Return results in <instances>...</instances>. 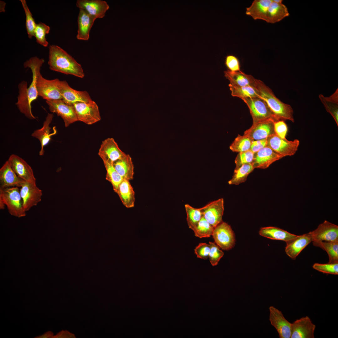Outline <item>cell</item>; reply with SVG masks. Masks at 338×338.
Masks as SVG:
<instances>
[{
    "instance_id": "cell-1",
    "label": "cell",
    "mask_w": 338,
    "mask_h": 338,
    "mask_svg": "<svg viewBox=\"0 0 338 338\" xmlns=\"http://www.w3.org/2000/svg\"><path fill=\"white\" fill-rule=\"evenodd\" d=\"M44 62L43 59L36 56L32 57L25 61L23 66L31 70L32 82L28 87L27 82L24 80L21 82L18 85V95L16 105L20 112L30 120L36 119L32 112L31 104L38 96L36 85L37 76Z\"/></svg>"
},
{
    "instance_id": "cell-2",
    "label": "cell",
    "mask_w": 338,
    "mask_h": 338,
    "mask_svg": "<svg viewBox=\"0 0 338 338\" xmlns=\"http://www.w3.org/2000/svg\"><path fill=\"white\" fill-rule=\"evenodd\" d=\"M48 64L52 70L81 78L84 76L81 65L57 45L49 46Z\"/></svg>"
},
{
    "instance_id": "cell-3",
    "label": "cell",
    "mask_w": 338,
    "mask_h": 338,
    "mask_svg": "<svg viewBox=\"0 0 338 338\" xmlns=\"http://www.w3.org/2000/svg\"><path fill=\"white\" fill-rule=\"evenodd\" d=\"M255 87L259 97L266 102L278 120H288L294 122L293 110L290 105L280 100L275 95L272 90L261 80L256 79Z\"/></svg>"
},
{
    "instance_id": "cell-4",
    "label": "cell",
    "mask_w": 338,
    "mask_h": 338,
    "mask_svg": "<svg viewBox=\"0 0 338 338\" xmlns=\"http://www.w3.org/2000/svg\"><path fill=\"white\" fill-rule=\"evenodd\" d=\"M19 188L0 189V208L3 209L6 206L11 215L21 218L26 216V212L23 207Z\"/></svg>"
},
{
    "instance_id": "cell-5",
    "label": "cell",
    "mask_w": 338,
    "mask_h": 338,
    "mask_svg": "<svg viewBox=\"0 0 338 338\" xmlns=\"http://www.w3.org/2000/svg\"><path fill=\"white\" fill-rule=\"evenodd\" d=\"M247 105L253 120V123L267 120H278L266 102L260 97L242 99Z\"/></svg>"
},
{
    "instance_id": "cell-6",
    "label": "cell",
    "mask_w": 338,
    "mask_h": 338,
    "mask_svg": "<svg viewBox=\"0 0 338 338\" xmlns=\"http://www.w3.org/2000/svg\"><path fill=\"white\" fill-rule=\"evenodd\" d=\"M40 70L37 76V88L38 96L46 100L62 99L59 87L60 80L58 79L48 80L44 78Z\"/></svg>"
},
{
    "instance_id": "cell-7",
    "label": "cell",
    "mask_w": 338,
    "mask_h": 338,
    "mask_svg": "<svg viewBox=\"0 0 338 338\" xmlns=\"http://www.w3.org/2000/svg\"><path fill=\"white\" fill-rule=\"evenodd\" d=\"M266 140L267 146L284 157L294 155L300 144V141L298 139L288 141L286 138H281L276 134L268 137Z\"/></svg>"
},
{
    "instance_id": "cell-8",
    "label": "cell",
    "mask_w": 338,
    "mask_h": 338,
    "mask_svg": "<svg viewBox=\"0 0 338 338\" xmlns=\"http://www.w3.org/2000/svg\"><path fill=\"white\" fill-rule=\"evenodd\" d=\"M73 105L78 121L90 125L100 120L98 106L95 101L77 103Z\"/></svg>"
},
{
    "instance_id": "cell-9",
    "label": "cell",
    "mask_w": 338,
    "mask_h": 338,
    "mask_svg": "<svg viewBox=\"0 0 338 338\" xmlns=\"http://www.w3.org/2000/svg\"><path fill=\"white\" fill-rule=\"evenodd\" d=\"M50 111L63 120L66 127L78 121L73 105L66 104L62 99L46 100Z\"/></svg>"
},
{
    "instance_id": "cell-10",
    "label": "cell",
    "mask_w": 338,
    "mask_h": 338,
    "mask_svg": "<svg viewBox=\"0 0 338 338\" xmlns=\"http://www.w3.org/2000/svg\"><path fill=\"white\" fill-rule=\"evenodd\" d=\"M217 245L224 250L233 247L235 243V235L230 226L222 222L214 228L212 235Z\"/></svg>"
},
{
    "instance_id": "cell-11",
    "label": "cell",
    "mask_w": 338,
    "mask_h": 338,
    "mask_svg": "<svg viewBox=\"0 0 338 338\" xmlns=\"http://www.w3.org/2000/svg\"><path fill=\"white\" fill-rule=\"evenodd\" d=\"M23 205L26 212L36 206L41 201L42 192L36 183L25 181L20 189Z\"/></svg>"
},
{
    "instance_id": "cell-12",
    "label": "cell",
    "mask_w": 338,
    "mask_h": 338,
    "mask_svg": "<svg viewBox=\"0 0 338 338\" xmlns=\"http://www.w3.org/2000/svg\"><path fill=\"white\" fill-rule=\"evenodd\" d=\"M59 87L62 100L67 104L73 105L77 103H88L92 101L87 91H78L73 89L65 80H60Z\"/></svg>"
},
{
    "instance_id": "cell-13",
    "label": "cell",
    "mask_w": 338,
    "mask_h": 338,
    "mask_svg": "<svg viewBox=\"0 0 338 338\" xmlns=\"http://www.w3.org/2000/svg\"><path fill=\"white\" fill-rule=\"evenodd\" d=\"M203 217L214 228L222 222L224 211L222 198L211 202L200 208Z\"/></svg>"
},
{
    "instance_id": "cell-14",
    "label": "cell",
    "mask_w": 338,
    "mask_h": 338,
    "mask_svg": "<svg viewBox=\"0 0 338 338\" xmlns=\"http://www.w3.org/2000/svg\"><path fill=\"white\" fill-rule=\"evenodd\" d=\"M309 233L312 242L338 241V226L326 220Z\"/></svg>"
},
{
    "instance_id": "cell-15",
    "label": "cell",
    "mask_w": 338,
    "mask_h": 338,
    "mask_svg": "<svg viewBox=\"0 0 338 338\" xmlns=\"http://www.w3.org/2000/svg\"><path fill=\"white\" fill-rule=\"evenodd\" d=\"M274 134V121L267 120L253 123L252 126L244 131L243 135L256 141L266 139Z\"/></svg>"
},
{
    "instance_id": "cell-16",
    "label": "cell",
    "mask_w": 338,
    "mask_h": 338,
    "mask_svg": "<svg viewBox=\"0 0 338 338\" xmlns=\"http://www.w3.org/2000/svg\"><path fill=\"white\" fill-rule=\"evenodd\" d=\"M315 325L308 316L297 319L291 323V338H314Z\"/></svg>"
},
{
    "instance_id": "cell-17",
    "label": "cell",
    "mask_w": 338,
    "mask_h": 338,
    "mask_svg": "<svg viewBox=\"0 0 338 338\" xmlns=\"http://www.w3.org/2000/svg\"><path fill=\"white\" fill-rule=\"evenodd\" d=\"M7 161L19 177L25 181L36 183L33 170L24 160L17 155L12 154Z\"/></svg>"
},
{
    "instance_id": "cell-18",
    "label": "cell",
    "mask_w": 338,
    "mask_h": 338,
    "mask_svg": "<svg viewBox=\"0 0 338 338\" xmlns=\"http://www.w3.org/2000/svg\"><path fill=\"white\" fill-rule=\"evenodd\" d=\"M103 161L108 160L113 163L126 155L119 147L112 138H108L102 141L98 153Z\"/></svg>"
},
{
    "instance_id": "cell-19",
    "label": "cell",
    "mask_w": 338,
    "mask_h": 338,
    "mask_svg": "<svg viewBox=\"0 0 338 338\" xmlns=\"http://www.w3.org/2000/svg\"><path fill=\"white\" fill-rule=\"evenodd\" d=\"M269 320L277 331L280 338H290L291 323L284 317L280 311L273 306L269 307Z\"/></svg>"
},
{
    "instance_id": "cell-20",
    "label": "cell",
    "mask_w": 338,
    "mask_h": 338,
    "mask_svg": "<svg viewBox=\"0 0 338 338\" xmlns=\"http://www.w3.org/2000/svg\"><path fill=\"white\" fill-rule=\"evenodd\" d=\"M53 117V114H48L43 122L42 127L40 129L35 130L31 134L32 137L38 139L40 141L41 149L39 151V155L40 156L44 155L45 146L49 142L51 139V137L57 133L56 127H53V131L51 132V128L50 126Z\"/></svg>"
},
{
    "instance_id": "cell-21",
    "label": "cell",
    "mask_w": 338,
    "mask_h": 338,
    "mask_svg": "<svg viewBox=\"0 0 338 338\" xmlns=\"http://www.w3.org/2000/svg\"><path fill=\"white\" fill-rule=\"evenodd\" d=\"M283 157L266 146L254 153L252 164L254 168L266 169L274 162Z\"/></svg>"
},
{
    "instance_id": "cell-22",
    "label": "cell",
    "mask_w": 338,
    "mask_h": 338,
    "mask_svg": "<svg viewBox=\"0 0 338 338\" xmlns=\"http://www.w3.org/2000/svg\"><path fill=\"white\" fill-rule=\"evenodd\" d=\"M76 5L96 19L103 18L109 8L107 2L101 0H78Z\"/></svg>"
},
{
    "instance_id": "cell-23",
    "label": "cell",
    "mask_w": 338,
    "mask_h": 338,
    "mask_svg": "<svg viewBox=\"0 0 338 338\" xmlns=\"http://www.w3.org/2000/svg\"><path fill=\"white\" fill-rule=\"evenodd\" d=\"M25 181L13 170L8 161L0 169V189L13 187H20Z\"/></svg>"
},
{
    "instance_id": "cell-24",
    "label": "cell",
    "mask_w": 338,
    "mask_h": 338,
    "mask_svg": "<svg viewBox=\"0 0 338 338\" xmlns=\"http://www.w3.org/2000/svg\"><path fill=\"white\" fill-rule=\"evenodd\" d=\"M311 242L312 239L309 233L298 235L297 237L286 242L285 253L291 259L295 260L302 250Z\"/></svg>"
},
{
    "instance_id": "cell-25",
    "label": "cell",
    "mask_w": 338,
    "mask_h": 338,
    "mask_svg": "<svg viewBox=\"0 0 338 338\" xmlns=\"http://www.w3.org/2000/svg\"><path fill=\"white\" fill-rule=\"evenodd\" d=\"M96 19L85 10L79 9L78 17V29L77 38L79 40H88L90 29Z\"/></svg>"
},
{
    "instance_id": "cell-26",
    "label": "cell",
    "mask_w": 338,
    "mask_h": 338,
    "mask_svg": "<svg viewBox=\"0 0 338 338\" xmlns=\"http://www.w3.org/2000/svg\"><path fill=\"white\" fill-rule=\"evenodd\" d=\"M224 74L225 77L229 80V84L231 85L255 87L256 79L251 75L246 74L241 70L233 72L228 70L224 72Z\"/></svg>"
},
{
    "instance_id": "cell-27",
    "label": "cell",
    "mask_w": 338,
    "mask_h": 338,
    "mask_svg": "<svg viewBox=\"0 0 338 338\" xmlns=\"http://www.w3.org/2000/svg\"><path fill=\"white\" fill-rule=\"evenodd\" d=\"M272 0H254L251 5L246 8V14L255 20L267 21V11Z\"/></svg>"
},
{
    "instance_id": "cell-28",
    "label": "cell",
    "mask_w": 338,
    "mask_h": 338,
    "mask_svg": "<svg viewBox=\"0 0 338 338\" xmlns=\"http://www.w3.org/2000/svg\"><path fill=\"white\" fill-rule=\"evenodd\" d=\"M114 166L124 179L130 181L133 179L134 174V166L131 158L129 154L115 161Z\"/></svg>"
},
{
    "instance_id": "cell-29",
    "label": "cell",
    "mask_w": 338,
    "mask_h": 338,
    "mask_svg": "<svg viewBox=\"0 0 338 338\" xmlns=\"http://www.w3.org/2000/svg\"><path fill=\"white\" fill-rule=\"evenodd\" d=\"M259 233L261 236L268 238L285 242L298 236L279 228L272 226L261 228Z\"/></svg>"
},
{
    "instance_id": "cell-30",
    "label": "cell",
    "mask_w": 338,
    "mask_h": 338,
    "mask_svg": "<svg viewBox=\"0 0 338 338\" xmlns=\"http://www.w3.org/2000/svg\"><path fill=\"white\" fill-rule=\"evenodd\" d=\"M289 15L287 8L282 3H277L274 0L268 8L267 21L268 23H274L279 22Z\"/></svg>"
},
{
    "instance_id": "cell-31",
    "label": "cell",
    "mask_w": 338,
    "mask_h": 338,
    "mask_svg": "<svg viewBox=\"0 0 338 338\" xmlns=\"http://www.w3.org/2000/svg\"><path fill=\"white\" fill-rule=\"evenodd\" d=\"M117 191L123 204L126 207L130 208L134 207L135 193L129 181L123 179Z\"/></svg>"
},
{
    "instance_id": "cell-32",
    "label": "cell",
    "mask_w": 338,
    "mask_h": 338,
    "mask_svg": "<svg viewBox=\"0 0 338 338\" xmlns=\"http://www.w3.org/2000/svg\"><path fill=\"white\" fill-rule=\"evenodd\" d=\"M319 98L326 111L330 113L338 125V90L329 97H325L322 94Z\"/></svg>"
},
{
    "instance_id": "cell-33",
    "label": "cell",
    "mask_w": 338,
    "mask_h": 338,
    "mask_svg": "<svg viewBox=\"0 0 338 338\" xmlns=\"http://www.w3.org/2000/svg\"><path fill=\"white\" fill-rule=\"evenodd\" d=\"M314 246L320 247L327 253L329 263H338V241L313 242Z\"/></svg>"
},
{
    "instance_id": "cell-34",
    "label": "cell",
    "mask_w": 338,
    "mask_h": 338,
    "mask_svg": "<svg viewBox=\"0 0 338 338\" xmlns=\"http://www.w3.org/2000/svg\"><path fill=\"white\" fill-rule=\"evenodd\" d=\"M252 164H245L237 170H234L232 178L228 181L230 185H238L245 182L250 173L253 170Z\"/></svg>"
},
{
    "instance_id": "cell-35",
    "label": "cell",
    "mask_w": 338,
    "mask_h": 338,
    "mask_svg": "<svg viewBox=\"0 0 338 338\" xmlns=\"http://www.w3.org/2000/svg\"><path fill=\"white\" fill-rule=\"evenodd\" d=\"M231 94L233 97L241 99L246 98L259 97V96L255 87L252 86H237L228 85Z\"/></svg>"
},
{
    "instance_id": "cell-36",
    "label": "cell",
    "mask_w": 338,
    "mask_h": 338,
    "mask_svg": "<svg viewBox=\"0 0 338 338\" xmlns=\"http://www.w3.org/2000/svg\"><path fill=\"white\" fill-rule=\"evenodd\" d=\"M185 208L188 225L190 228L193 230L203 217L202 213L200 208H195L188 204L185 205Z\"/></svg>"
},
{
    "instance_id": "cell-37",
    "label": "cell",
    "mask_w": 338,
    "mask_h": 338,
    "mask_svg": "<svg viewBox=\"0 0 338 338\" xmlns=\"http://www.w3.org/2000/svg\"><path fill=\"white\" fill-rule=\"evenodd\" d=\"M252 140L249 137L238 134L230 146L234 152H240L250 150Z\"/></svg>"
},
{
    "instance_id": "cell-38",
    "label": "cell",
    "mask_w": 338,
    "mask_h": 338,
    "mask_svg": "<svg viewBox=\"0 0 338 338\" xmlns=\"http://www.w3.org/2000/svg\"><path fill=\"white\" fill-rule=\"evenodd\" d=\"M103 161L107 171V178L117 191L123 179L115 170L112 163L108 160Z\"/></svg>"
},
{
    "instance_id": "cell-39",
    "label": "cell",
    "mask_w": 338,
    "mask_h": 338,
    "mask_svg": "<svg viewBox=\"0 0 338 338\" xmlns=\"http://www.w3.org/2000/svg\"><path fill=\"white\" fill-rule=\"evenodd\" d=\"M214 228L202 217L193 231L196 237L201 238L209 237L212 235Z\"/></svg>"
},
{
    "instance_id": "cell-40",
    "label": "cell",
    "mask_w": 338,
    "mask_h": 338,
    "mask_svg": "<svg viewBox=\"0 0 338 338\" xmlns=\"http://www.w3.org/2000/svg\"><path fill=\"white\" fill-rule=\"evenodd\" d=\"M50 30V27L43 23L40 22L36 24L34 36L38 44L45 47L48 46L49 43L45 36L49 33Z\"/></svg>"
},
{
    "instance_id": "cell-41",
    "label": "cell",
    "mask_w": 338,
    "mask_h": 338,
    "mask_svg": "<svg viewBox=\"0 0 338 338\" xmlns=\"http://www.w3.org/2000/svg\"><path fill=\"white\" fill-rule=\"evenodd\" d=\"M24 10L26 16V27L29 38H31L34 36V31L36 26L34 19L31 13L25 0H20Z\"/></svg>"
},
{
    "instance_id": "cell-42",
    "label": "cell",
    "mask_w": 338,
    "mask_h": 338,
    "mask_svg": "<svg viewBox=\"0 0 338 338\" xmlns=\"http://www.w3.org/2000/svg\"><path fill=\"white\" fill-rule=\"evenodd\" d=\"M254 154V153L250 150L239 152L235 160L236 165L235 170L238 169L243 165L252 164L253 158Z\"/></svg>"
},
{
    "instance_id": "cell-43",
    "label": "cell",
    "mask_w": 338,
    "mask_h": 338,
    "mask_svg": "<svg viewBox=\"0 0 338 338\" xmlns=\"http://www.w3.org/2000/svg\"><path fill=\"white\" fill-rule=\"evenodd\" d=\"M312 267L315 269L323 273L338 274V263H328L324 264L315 263Z\"/></svg>"
},
{
    "instance_id": "cell-44",
    "label": "cell",
    "mask_w": 338,
    "mask_h": 338,
    "mask_svg": "<svg viewBox=\"0 0 338 338\" xmlns=\"http://www.w3.org/2000/svg\"><path fill=\"white\" fill-rule=\"evenodd\" d=\"M209 244L210 247L208 256L209 260L213 266H216L223 257L224 253L214 243L209 242Z\"/></svg>"
},
{
    "instance_id": "cell-45",
    "label": "cell",
    "mask_w": 338,
    "mask_h": 338,
    "mask_svg": "<svg viewBox=\"0 0 338 338\" xmlns=\"http://www.w3.org/2000/svg\"><path fill=\"white\" fill-rule=\"evenodd\" d=\"M210 249L209 244L200 243L194 249L195 253L197 258L205 260L208 257Z\"/></svg>"
},
{
    "instance_id": "cell-46",
    "label": "cell",
    "mask_w": 338,
    "mask_h": 338,
    "mask_svg": "<svg viewBox=\"0 0 338 338\" xmlns=\"http://www.w3.org/2000/svg\"><path fill=\"white\" fill-rule=\"evenodd\" d=\"M282 120L274 121V130L275 134L282 138H285L288 131L287 125Z\"/></svg>"
},
{
    "instance_id": "cell-47",
    "label": "cell",
    "mask_w": 338,
    "mask_h": 338,
    "mask_svg": "<svg viewBox=\"0 0 338 338\" xmlns=\"http://www.w3.org/2000/svg\"><path fill=\"white\" fill-rule=\"evenodd\" d=\"M225 64L229 71L235 72L240 70L239 60L233 55L227 56L226 58Z\"/></svg>"
},
{
    "instance_id": "cell-48",
    "label": "cell",
    "mask_w": 338,
    "mask_h": 338,
    "mask_svg": "<svg viewBox=\"0 0 338 338\" xmlns=\"http://www.w3.org/2000/svg\"><path fill=\"white\" fill-rule=\"evenodd\" d=\"M266 139L252 141L250 150L254 153L267 146Z\"/></svg>"
},
{
    "instance_id": "cell-49",
    "label": "cell",
    "mask_w": 338,
    "mask_h": 338,
    "mask_svg": "<svg viewBox=\"0 0 338 338\" xmlns=\"http://www.w3.org/2000/svg\"><path fill=\"white\" fill-rule=\"evenodd\" d=\"M75 338L74 335L67 330H62L59 332L53 338Z\"/></svg>"
},
{
    "instance_id": "cell-50",
    "label": "cell",
    "mask_w": 338,
    "mask_h": 338,
    "mask_svg": "<svg viewBox=\"0 0 338 338\" xmlns=\"http://www.w3.org/2000/svg\"><path fill=\"white\" fill-rule=\"evenodd\" d=\"M53 333L50 331L46 332L44 334L35 337L36 338H53Z\"/></svg>"
},
{
    "instance_id": "cell-51",
    "label": "cell",
    "mask_w": 338,
    "mask_h": 338,
    "mask_svg": "<svg viewBox=\"0 0 338 338\" xmlns=\"http://www.w3.org/2000/svg\"><path fill=\"white\" fill-rule=\"evenodd\" d=\"M274 1L277 3H282L283 1L282 0H274Z\"/></svg>"
}]
</instances>
